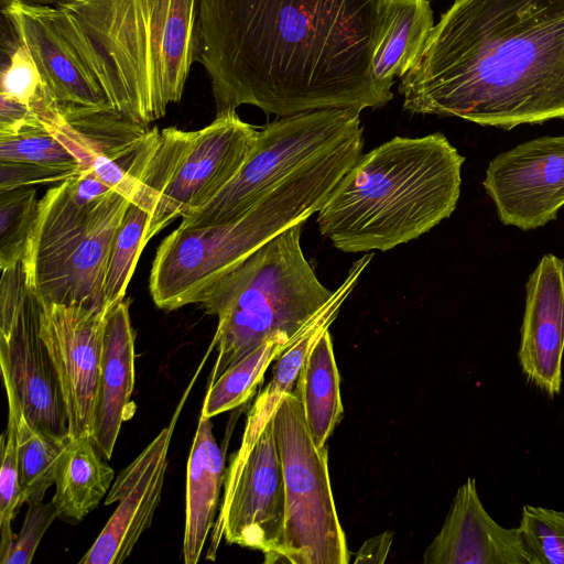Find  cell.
I'll list each match as a JSON object with an SVG mask.
<instances>
[{
	"instance_id": "6da1fadb",
	"label": "cell",
	"mask_w": 564,
	"mask_h": 564,
	"mask_svg": "<svg viewBox=\"0 0 564 564\" xmlns=\"http://www.w3.org/2000/svg\"><path fill=\"white\" fill-rule=\"evenodd\" d=\"M378 0H198L216 113L250 105L276 118L390 99L370 63Z\"/></svg>"
},
{
	"instance_id": "7a4b0ae2",
	"label": "cell",
	"mask_w": 564,
	"mask_h": 564,
	"mask_svg": "<svg viewBox=\"0 0 564 564\" xmlns=\"http://www.w3.org/2000/svg\"><path fill=\"white\" fill-rule=\"evenodd\" d=\"M1 13L61 113L149 124L181 100L199 57L198 0H9Z\"/></svg>"
},
{
	"instance_id": "3957f363",
	"label": "cell",
	"mask_w": 564,
	"mask_h": 564,
	"mask_svg": "<svg viewBox=\"0 0 564 564\" xmlns=\"http://www.w3.org/2000/svg\"><path fill=\"white\" fill-rule=\"evenodd\" d=\"M400 80L411 113L506 130L564 120V0H455Z\"/></svg>"
},
{
	"instance_id": "277c9868",
	"label": "cell",
	"mask_w": 564,
	"mask_h": 564,
	"mask_svg": "<svg viewBox=\"0 0 564 564\" xmlns=\"http://www.w3.org/2000/svg\"><path fill=\"white\" fill-rule=\"evenodd\" d=\"M464 161L441 132L394 137L345 173L317 213L318 230L348 253L414 240L455 210Z\"/></svg>"
},
{
	"instance_id": "5b68a950",
	"label": "cell",
	"mask_w": 564,
	"mask_h": 564,
	"mask_svg": "<svg viewBox=\"0 0 564 564\" xmlns=\"http://www.w3.org/2000/svg\"><path fill=\"white\" fill-rule=\"evenodd\" d=\"M359 134L276 186L232 220L182 225L159 246L150 273V293L159 308L173 311L199 303L220 279L267 241L318 213L362 154Z\"/></svg>"
},
{
	"instance_id": "8992f818",
	"label": "cell",
	"mask_w": 564,
	"mask_h": 564,
	"mask_svg": "<svg viewBox=\"0 0 564 564\" xmlns=\"http://www.w3.org/2000/svg\"><path fill=\"white\" fill-rule=\"evenodd\" d=\"M303 223L276 235L202 297L218 317L210 347L217 358L209 384L230 366L276 335L296 337L328 302L324 286L301 247Z\"/></svg>"
},
{
	"instance_id": "52a82bcc",
	"label": "cell",
	"mask_w": 564,
	"mask_h": 564,
	"mask_svg": "<svg viewBox=\"0 0 564 564\" xmlns=\"http://www.w3.org/2000/svg\"><path fill=\"white\" fill-rule=\"evenodd\" d=\"M129 204L89 170L47 189L22 261L41 304L106 311V265Z\"/></svg>"
},
{
	"instance_id": "ba28073f",
	"label": "cell",
	"mask_w": 564,
	"mask_h": 564,
	"mask_svg": "<svg viewBox=\"0 0 564 564\" xmlns=\"http://www.w3.org/2000/svg\"><path fill=\"white\" fill-rule=\"evenodd\" d=\"M259 129L236 110L216 113L196 131L166 128L131 200L149 213L144 241L212 200L237 175L250 155Z\"/></svg>"
},
{
	"instance_id": "9c48e42d",
	"label": "cell",
	"mask_w": 564,
	"mask_h": 564,
	"mask_svg": "<svg viewBox=\"0 0 564 564\" xmlns=\"http://www.w3.org/2000/svg\"><path fill=\"white\" fill-rule=\"evenodd\" d=\"M273 426L284 484L276 563L347 564L350 552L333 497L327 446H315L294 391L280 402Z\"/></svg>"
},
{
	"instance_id": "30bf717a",
	"label": "cell",
	"mask_w": 564,
	"mask_h": 564,
	"mask_svg": "<svg viewBox=\"0 0 564 564\" xmlns=\"http://www.w3.org/2000/svg\"><path fill=\"white\" fill-rule=\"evenodd\" d=\"M360 112L321 109L276 118L259 129L237 175L212 200L182 218L187 226L223 224L252 208L276 186L362 134Z\"/></svg>"
},
{
	"instance_id": "8fae6325",
	"label": "cell",
	"mask_w": 564,
	"mask_h": 564,
	"mask_svg": "<svg viewBox=\"0 0 564 564\" xmlns=\"http://www.w3.org/2000/svg\"><path fill=\"white\" fill-rule=\"evenodd\" d=\"M42 305L26 285L22 262L1 270L0 366L32 425L68 436L59 382L41 336Z\"/></svg>"
},
{
	"instance_id": "7c38bea8",
	"label": "cell",
	"mask_w": 564,
	"mask_h": 564,
	"mask_svg": "<svg viewBox=\"0 0 564 564\" xmlns=\"http://www.w3.org/2000/svg\"><path fill=\"white\" fill-rule=\"evenodd\" d=\"M224 488L207 558H215L224 535L227 543L261 551L264 563H276L283 538L284 484L273 416L254 443L232 455Z\"/></svg>"
},
{
	"instance_id": "4fadbf2b",
	"label": "cell",
	"mask_w": 564,
	"mask_h": 564,
	"mask_svg": "<svg viewBox=\"0 0 564 564\" xmlns=\"http://www.w3.org/2000/svg\"><path fill=\"white\" fill-rule=\"evenodd\" d=\"M482 185L503 225L531 230L556 219L564 206V135L540 137L498 154Z\"/></svg>"
},
{
	"instance_id": "5bb4252c",
	"label": "cell",
	"mask_w": 564,
	"mask_h": 564,
	"mask_svg": "<svg viewBox=\"0 0 564 564\" xmlns=\"http://www.w3.org/2000/svg\"><path fill=\"white\" fill-rule=\"evenodd\" d=\"M41 336L63 394L68 435H89L98 391L107 311L41 304Z\"/></svg>"
},
{
	"instance_id": "9a60e30c",
	"label": "cell",
	"mask_w": 564,
	"mask_h": 564,
	"mask_svg": "<svg viewBox=\"0 0 564 564\" xmlns=\"http://www.w3.org/2000/svg\"><path fill=\"white\" fill-rule=\"evenodd\" d=\"M189 390L191 386L170 424L115 479L105 505L118 506L80 564L122 563L150 528L161 500L172 434Z\"/></svg>"
},
{
	"instance_id": "2e32d148",
	"label": "cell",
	"mask_w": 564,
	"mask_h": 564,
	"mask_svg": "<svg viewBox=\"0 0 564 564\" xmlns=\"http://www.w3.org/2000/svg\"><path fill=\"white\" fill-rule=\"evenodd\" d=\"M525 292L519 364L529 382L555 397L562 388L564 355V260L544 254Z\"/></svg>"
},
{
	"instance_id": "e0dca14e",
	"label": "cell",
	"mask_w": 564,
	"mask_h": 564,
	"mask_svg": "<svg viewBox=\"0 0 564 564\" xmlns=\"http://www.w3.org/2000/svg\"><path fill=\"white\" fill-rule=\"evenodd\" d=\"M424 564H532L519 528H505L486 511L469 477L457 490Z\"/></svg>"
},
{
	"instance_id": "ac0fdd59",
	"label": "cell",
	"mask_w": 564,
	"mask_h": 564,
	"mask_svg": "<svg viewBox=\"0 0 564 564\" xmlns=\"http://www.w3.org/2000/svg\"><path fill=\"white\" fill-rule=\"evenodd\" d=\"M130 300L106 313L98 391L90 440L102 458L112 455L121 425L134 412V330Z\"/></svg>"
},
{
	"instance_id": "d6986e66",
	"label": "cell",
	"mask_w": 564,
	"mask_h": 564,
	"mask_svg": "<svg viewBox=\"0 0 564 564\" xmlns=\"http://www.w3.org/2000/svg\"><path fill=\"white\" fill-rule=\"evenodd\" d=\"M431 0H378L370 75L377 89L393 98L395 78L420 59L434 28Z\"/></svg>"
},
{
	"instance_id": "ffe728a7",
	"label": "cell",
	"mask_w": 564,
	"mask_h": 564,
	"mask_svg": "<svg viewBox=\"0 0 564 564\" xmlns=\"http://www.w3.org/2000/svg\"><path fill=\"white\" fill-rule=\"evenodd\" d=\"M85 171L72 149L41 119L17 133L0 134V189L59 184Z\"/></svg>"
},
{
	"instance_id": "44dd1931",
	"label": "cell",
	"mask_w": 564,
	"mask_h": 564,
	"mask_svg": "<svg viewBox=\"0 0 564 564\" xmlns=\"http://www.w3.org/2000/svg\"><path fill=\"white\" fill-rule=\"evenodd\" d=\"M225 453L216 443L213 423L200 415L187 462L183 556L196 564L215 521L225 480Z\"/></svg>"
},
{
	"instance_id": "7402d4cb",
	"label": "cell",
	"mask_w": 564,
	"mask_h": 564,
	"mask_svg": "<svg viewBox=\"0 0 564 564\" xmlns=\"http://www.w3.org/2000/svg\"><path fill=\"white\" fill-rule=\"evenodd\" d=\"M101 458L89 435L69 438L55 471L52 501L58 518L79 522L99 505L115 478Z\"/></svg>"
},
{
	"instance_id": "603a6c76",
	"label": "cell",
	"mask_w": 564,
	"mask_h": 564,
	"mask_svg": "<svg viewBox=\"0 0 564 564\" xmlns=\"http://www.w3.org/2000/svg\"><path fill=\"white\" fill-rule=\"evenodd\" d=\"M293 391L313 442L322 448L343 414L340 378L328 329L310 349Z\"/></svg>"
},
{
	"instance_id": "cb8c5ba5",
	"label": "cell",
	"mask_w": 564,
	"mask_h": 564,
	"mask_svg": "<svg viewBox=\"0 0 564 564\" xmlns=\"http://www.w3.org/2000/svg\"><path fill=\"white\" fill-rule=\"evenodd\" d=\"M9 412L17 425L18 458L25 503L43 501L54 484L56 465L70 436L57 437L42 432L28 420L9 380L3 378Z\"/></svg>"
},
{
	"instance_id": "d4e9b609",
	"label": "cell",
	"mask_w": 564,
	"mask_h": 564,
	"mask_svg": "<svg viewBox=\"0 0 564 564\" xmlns=\"http://www.w3.org/2000/svg\"><path fill=\"white\" fill-rule=\"evenodd\" d=\"M296 337L283 334L273 336L227 368L208 386L200 415L212 419L247 402L262 381L269 365Z\"/></svg>"
},
{
	"instance_id": "484cf974",
	"label": "cell",
	"mask_w": 564,
	"mask_h": 564,
	"mask_svg": "<svg viewBox=\"0 0 564 564\" xmlns=\"http://www.w3.org/2000/svg\"><path fill=\"white\" fill-rule=\"evenodd\" d=\"M149 213L130 202L116 231L110 248L102 284V305L106 311L124 299L127 286L147 245L145 229Z\"/></svg>"
},
{
	"instance_id": "4316f807",
	"label": "cell",
	"mask_w": 564,
	"mask_h": 564,
	"mask_svg": "<svg viewBox=\"0 0 564 564\" xmlns=\"http://www.w3.org/2000/svg\"><path fill=\"white\" fill-rule=\"evenodd\" d=\"M40 199L31 186L0 189V269L23 261Z\"/></svg>"
},
{
	"instance_id": "83f0119b",
	"label": "cell",
	"mask_w": 564,
	"mask_h": 564,
	"mask_svg": "<svg viewBox=\"0 0 564 564\" xmlns=\"http://www.w3.org/2000/svg\"><path fill=\"white\" fill-rule=\"evenodd\" d=\"M519 529L532 564H564V511L525 505Z\"/></svg>"
},
{
	"instance_id": "f1b7e54d",
	"label": "cell",
	"mask_w": 564,
	"mask_h": 564,
	"mask_svg": "<svg viewBox=\"0 0 564 564\" xmlns=\"http://www.w3.org/2000/svg\"><path fill=\"white\" fill-rule=\"evenodd\" d=\"M25 503L18 458L17 425L9 412L7 430L1 436V470H0V557L11 546L15 535L11 522Z\"/></svg>"
},
{
	"instance_id": "f546056e",
	"label": "cell",
	"mask_w": 564,
	"mask_h": 564,
	"mask_svg": "<svg viewBox=\"0 0 564 564\" xmlns=\"http://www.w3.org/2000/svg\"><path fill=\"white\" fill-rule=\"evenodd\" d=\"M8 64L1 70V97L30 106L41 90L37 68L25 50L7 37Z\"/></svg>"
},
{
	"instance_id": "4dcf8cb0",
	"label": "cell",
	"mask_w": 564,
	"mask_h": 564,
	"mask_svg": "<svg viewBox=\"0 0 564 564\" xmlns=\"http://www.w3.org/2000/svg\"><path fill=\"white\" fill-rule=\"evenodd\" d=\"M58 518V512L53 501H31L19 534L3 556L1 564H29L32 562L35 551L43 535Z\"/></svg>"
},
{
	"instance_id": "1f68e13d",
	"label": "cell",
	"mask_w": 564,
	"mask_h": 564,
	"mask_svg": "<svg viewBox=\"0 0 564 564\" xmlns=\"http://www.w3.org/2000/svg\"><path fill=\"white\" fill-rule=\"evenodd\" d=\"M392 534L384 532L366 541L357 552L355 563H382L389 553Z\"/></svg>"
},
{
	"instance_id": "d6a6232c",
	"label": "cell",
	"mask_w": 564,
	"mask_h": 564,
	"mask_svg": "<svg viewBox=\"0 0 564 564\" xmlns=\"http://www.w3.org/2000/svg\"><path fill=\"white\" fill-rule=\"evenodd\" d=\"M9 0H1V4L6 3ZM29 3H39V4H53L59 0H21Z\"/></svg>"
}]
</instances>
